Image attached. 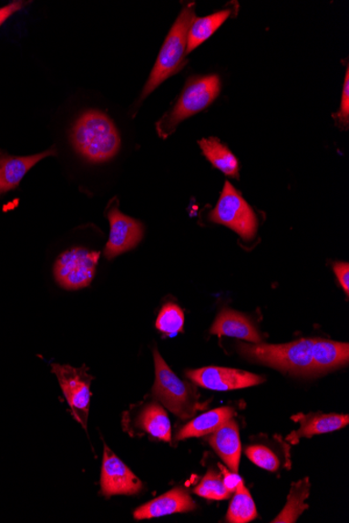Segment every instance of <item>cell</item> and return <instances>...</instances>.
I'll return each mask as SVG.
<instances>
[{
  "label": "cell",
  "mask_w": 349,
  "mask_h": 523,
  "mask_svg": "<svg viewBox=\"0 0 349 523\" xmlns=\"http://www.w3.org/2000/svg\"><path fill=\"white\" fill-rule=\"evenodd\" d=\"M70 140L77 153L92 163H103L116 156L120 138L116 125L105 113L90 110L77 119Z\"/></svg>",
  "instance_id": "obj_1"
},
{
  "label": "cell",
  "mask_w": 349,
  "mask_h": 523,
  "mask_svg": "<svg viewBox=\"0 0 349 523\" xmlns=\"http://www.w3.org/2000/svg\"><path fill=\"white\" fill-rule=\"evenodd\" d=\"M195 19V4L190 3L184 6L180 15L178 16L172 28H170L152 73L149 75L144 90H142L140 100H144L149 93L159 87V85L176 75L184 67L188 36Z\"/></svg>",
  "instance_id": "obj_2"
},
{
  "label": "cell",
  "mask_w": 349,
  "mask_h": 523,
  "mask_svg": "<svg viewBox=\"0 0 349 523\" xmlns=\"http://www.w3.org/2000/svg\"><path fill=\"white\" fill-rule=\"evenodd\" d=\"M315 339H302L283 345H247L238 344L239 353L248 360L299 376L316 375L313 362Z\"/></svg>",
  "instance_id": "obj_3"
},
{
  "label": "cell",
  "mask_w": 349,
  "mask_h": 523,
  "mask_svg": "<svg viewBox=\"0 0 349 523\" xmlns=\"http://www.w3.org/2000/svg\"><path fill=\"white\" fill-rule=\"evenodd\" d=\"M220 90L217 75L190 77L173 108L156 124L160 138H168L183 120L208 108L219 97Z\"/></svg>",
  "instance_id": "obj_4"
},
{
  "label": "cell",
  "mask_w": 349,
  "mask_h": 523,
  "mask_svg": "<svg viewBox=\"0 0 349 523\" xmlns=\"http://www.w3.org/2000/svg\"><path fill=\"white\" fill-rule=\"evenodd\" d=\"M154 362L156 379L153 396L178 417L190 418L197 408L200 407L195 389L170 370L158 349H154Z\"/></svg>",
  "instance_id": "obj_5"
},
{
  "label": "cell",
  "mask_w": 349,
  "mask_h": 523,
  "mask_svg": "<svg viewBox=\"0 0 349 523\" xmlns=\"http://www.w3.org/2000/svg\"><path fill=\"white\" fill-rule=\"evenodd\" d=\"M210 220L212 223L231 228L245 241L252 240L258 231V219L252 208L228 181L215 210L210 213Z\"/></svg>",
  "instance_id": "obj_6"
},
{
  "label": "cell",
  "mask_w": 349,
  "mask_h": 523,
  "mask_svg": "<svg viewBox=\"0 0 349 523\" xmlns=\"http://www.w3.org/2000/svg\"><path fill=\"white\" fill-rule=\"evenodd\" d=\"M99 253L84 248L67 251L58 257L54 267L56 282L69 291L87 288L96 274Z\"/></svg>",
  "instance_id": "obj_7"
},
{
  "label": "cell",
  "mask_w": 349,
  "mask_h": 523,
  "mask_svg": "<svg viewBox=\"0 0 349 523\" xmlns=\"http://www.w3.org/2000/svg\"><path fill=\"white\" fill-rule=\"evenodd\" d=\"M52 369L53 374L58 378L64 396H66L70 406L71 414L87 429L92 377L84 367L76 369L68 364H53Z\"/></svg>",
  "instance_id": "obj_8"
},
{
  "label": "cell",
  "mask_w": 349,
  "mask_h": 523,
  "mask_svg": "<svg viewBox=\"0 0 349 523\" xmlns=\"http://www.w3.org/2000/svg\"><path fill=\"white\" fill-rule=\"evenodd\" d=\"M187 376L192 383L213 391L245 389L265 382V378L251 372L222 367L190 370L187 372Z\"/></svg>",
  "instance_id": "obj_9"
},
{
  "label": "cell",
  "mask_w": 349,
  "mask_h": 523,
  "mask_svg": "<svg viewBox=\"0 0 349 523\" xmlns=\"http://www.w3.org/2000/svg\"><path fill=\"white\" fill-rule=\"evenodd\" d=\"M142 489L140 479L114 455L108 446L104 448L101 491L104 497L134 496Z\"/></svg>",
  "instance_id": "obj_10"
},
{
  "label": "cell",
  "mask_w": 349,
  "mask_h": 523,
  "mask_svg": "<svg viewBox=\"0 0 349 523\" xmlns=\"http://www.w3.org/2000/svg\"><path fill=\"white\" fill-rule=\"evenodd\" d=\"M108 219L110 235L105 248V256L112 260L139 245L144 236V226L138 220L125 216L117 206L109 210Z\"/></svg>",
  "instance_id": "obj_11"
},
{
  "label": "cell",
  "mask_w": 349,
  "mask_h": 523,
  "mask_svg": "<svg viewBox=\"0 0 349 523\" xmlns=\"http://www.w3.org/2000/svg\"><path fill=\"white\" fill-rule=\"evenodd\" d=\"M56 155V147L45 152L26 157L11 156L0 152V195L17 189L28 170L46 157Z\"/></svg>",
  "instance_id": "obj_12"
},
{
  "label": "cell",
  "mask_w": 349,
  "mask_h": 523,
  "mask_svg": "<svg viewBox=\"0 0 349 523\" xmlns=\"http://www.w3.org/2000/svg\"><path fill=\"white\" fill-rule=\"evenodd\" d=\"M195 501L187 490L175 488L163 496L149 501L134 511L133 518L137 520L162 518V516L194 511Z\"/></svg>",
  "instance_id": "obj_13"
},
{
  "label": "cell",
  "mask_w": 349,
  "mask_h": 523,
  "mask_svg": "<svg viewBox=\"0 0 349 523\" xmlns=\"http://www.w3.org/2000/svg\"><path fill=\"white\" fill-rule=\"evenodd\" d=\"M292 419L301 425V427L287 436V441L291 444H296L303 438H312L315 435L338 431L349 422L348 415L323 413L298 414Z\"/></svg>",
  "instance_id": "obj_14"
},
{
  "label": "cell",
  "mask_w": 349,
  "mask_h": 523,
  "mask_svg": "<svg viewBox=\"0 0 349 523\" xmlns=\"http://www.w3.org/2000/svg\"><path fill=\"white\" fill-rule=\"evenodd\" d=\"M209 442L216 453L234 474H238L241 444L237 422L231 419L213 432Z\"/></svg>",
  "instance_id": "obj_15"
},
{
  "label": "cell",
  "mask_w": 349,
  "mask_h": 523,
  "mask_svg": "<svg viewBox=\"0 0 349 523\" xmlns=\"http://www.w3.org/2000/svg\"><path fill=\"white\" fill-rule=\"evenodd\" d=\"M211 334L231 336L248 342L260 344L262 339L251 319L238 312L223 310L218 314L215 323L210 328Z\"/></svg>",
  "instance_id": "obj_16"
},
{
  "label": "cell",
  "mask_w": 349,
  "mask_h": 523,
  "mask_svg": "<svg viewBox=\"0 0 349 523\" xmlns=\"http://www.w3.org/2000/svg\"><path fill=\"white\" fill-rule=\"evenodd\" d=\"M348 361L347 343L315 339L314 346H313V362H314L316 375L342 367L347 364Z\"/></svg>",
  "instance_id": "obj_17"
},
{
  "label": "cell",
  "mask_w": 349,
  "mask_h": 523,
  "mask_svg": "<svg viewBox=\"0 0 349 523\" xmlns=\"http://www.w3.org/2000/svg\"><path fill=\"white\" fill-rule=\"evenodd\" d=\"M234 415H236V411L230 406L220 407L209 413H204L183 426L177 436V440L198 438V436L212 434L222 426L225 422L232 419Z\"/></svg>",
  "instance_id": "obj_18"
},
{
  "label": "cell",
  "mask_w": 349,
  "mask_h": 523,
  "mask_svg": "<svg viewBox=\"0 0 349 523\" xmlns=\"http://www.w3.org/2000/svg\"><path fill=\"white\" fill-rule=\"evenodd\" d=\"M137 425L142 431L156 439L165 442L172 441V427H170L169 415L160 405H147L139 414Z\"/></svg>",
  "instance_id": "obj_19"
},
{
  "label": "cell",
  "mask_w": 349,
  "mask_h": 523,
  "mask_svg": "<svg viewBox=\"0 0 349 523\" xmlns=\"http://www.w3.org/2000/svg\"><path fill=\"white\" fill-rule=\"evenodd\" d=\"M206 159L212 166L222 171L226 176L239 179V161L230 149L222 145L217 138H208L199 141Z\"/></svg>",
  "instance_id": "obj_20"
},
{
  "label": "cell",
  "mask_w": 349,
  "mask_h": 523,
  "mask_svg": "<svg viewBox=\"0 0 349 523\" xmlns=\"http://www.w3.org/2000/svg\"><path fill=\"white\" fill-rule=\"evenodd\" d=\"M230 15L231 11L226 10L213 13L203 18H196L190 28L187 54H190L192 50L211 37Z\"/></svg>",
  "instance_id": "obj_21"
},
{
  "label": "cell",
  "mask_w": 349,
  "mask_h": 523,
  "mask_svg": "<svg viewBox=\"0 0 349 523\" xmlns=\"http://www.w3.org/2000/svg\"><path fill=\"white\" fill-rule=\"evenodd\" d=\"M310 488L309 478L302 479V481L292 485L286 507L283 508L282 513L272 522H296L299 516L309 508L305 504V499L309 497Z\"/></svg>",
  "instance_id": "obj_22"
},
{
  "label": "cell",
  "mask_w": 349,
  "mask_h": 523,
  "mask_svg": "<svg viewBox=\"0 0 349 523\" xmlns=\"http://www.w3.org/2000/svg\"><path fill=\"white\" fill-rule=\"evenodd\" d=\"M258 518V511L251 492L241 481L234 491L230 508L227 512V521L231 523H247Z\"/></svg>",
  "instance_id": "obj_23"
},
{
  "label": "cell",
  "mask_w": 349,
  "mask_h": 523,
  "mask_svg": "<svg viewBox=\"0 0 349 523\" xmlns=\"http://www.w3.org/2000/svg\"><path fill=\"white\" fill-rule=\"evenodd\" d=\"M184 313L181 308L173 303H168L161 308L156 328L167 336H175L183 332Z\"/></svg>",
  "instance_id": "obj_24"
},
{
  "label": "cell",
  "mask_w": 349,
  "mask_h": 523,
  "mask_svg": "<svg viewBox=\"0 0 349 523\" xmlns=\"http://www.w3.org/2000/svg\"><path fill=\"white\" fill-rule=\"evenodd\" d=\"M194 492L199 497L212 500L228 499L232 494L225 486L223 477L213 470L206 474L201 483L196 487Z\"/></svg>",
  "instance_id": "obj_25"
},
{
  "label": "cell",
  "mask_w": 349,
  "mask_h": 523,
  "mask_svg": "<svg viewBox=\"0 0 349 523\" xmlns=\"http://www.w3.org/2000/svg\"><path fill=\"white\" fill-rule=\"evenodd\" d=\"M245 454L249 460L262 469L274 472L280 468L279 457L266 446H249Z\"/></svg>",
  "instance_id": "obj_26"
},
{
  "label": "cell",
  "mask_w": 349,
  "mask_h": 523,
  "mask_svg": "<svg viewBox=\"0 0 349 523\" xmlns=\"http://www.w3.org/2000/svg\"><path fill=\"white\" fill-rule=\"evenodd\" d=\"M349 71L347 69L345 76V82L344 92H342V99L340 109L337 114H334L333 118L336 120L337 125L346 130L349 124Z\"/></svg>",
  "instance_id": "obj_27"
},
{
  "label": "cell",
  "mask_w": 349,
  "mask_h": 523,
  "mask_svg": "<svg viewBox=\"0 0 349 523\" xmlns=\"http://www.w3.org/2000/svg\"><path fill=\"white\" fill-rule=\"evenodd\" d=\"M334 273L336 274L342 289L346 296L349 295V264L347 262H336L334 264Z\"/></svg>",
  "instance_id": "obj_28"
},
{
  "label": "cell",
  "mask_w": 349,
  "mask_h": 523,
  "mask_svg": "<svg viewBox=\"0 0 349 523\" xmlns=\"http://www.w3.org/2000/svg\"><path fill=\"white\" fill-rule=\"evenodd\" d=\"M26 5V3L25 2H13L0 9V26H2L6 20L12 17L14 14L23 10Z\"/></svg>",
  "instance_id": "obj_29"
},
{
  "label": "cell",
  "mask_w": 349,
  "mask_h": 523,
  "mask_svg": "<svg viewBox=\"0 0 349 523\" xmlns=\"http://www.w3.org/2000/svg\"><path fill=\"white\" fill-rule=\"evenodd\" d=\"M223 470V475H224V484L227 487L228 490L231 491L232 493L234 491H236L238 485L240 484V482L243 481V479H241L238 474H234V472H230L228 470H225L224 468H222Z\"/></svg>",
  "instance_id": "obj_30"
}]
</instances>
